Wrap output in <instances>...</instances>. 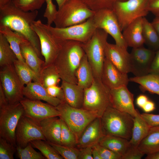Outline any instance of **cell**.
<instances>
[{"label":"cell","instance_id":"cell-58","mask_svg":"<svg viewBox=\"0 0 159 159\" xmlns=\"http://www.w3.org/2000/svg\"><path fill=\"white\" fill-rule=\"evenodd\" d=\"M57 4L58 9L69 0H55Z\"/></svg>","mask_w":159,"mask_h":159},{"label":"cell","instance_id":"cell-35","mask_svg":"<svg viewBox=\"0 0 159 159\" xmlns=\"http://www.w3.org/2000/svg\"><path fill=\"white\" fill-rule=\"evenodd\" d=\"M13 64L16 73L24 85H28L32 81L39 82L35 74L26 63L17 59L14 61Z\"/></svg>","mask_w":159,"mask_h":159},{"label":"cell","instance_id":"cell-38","mask_svg":"<svg viewBox=\"0 0 159 159\" xmlns=\"http://www.w3.org/2000/svg\"><path fill=\"white\" fill-rule=\"evenodd\" d=\"M31 143L24 148L16 147V155L20 159H45V157L41 153L36 151Z\"/></svg>","mask_w":159,"mask_h":159},{"label":"cell","instance_id":"cell-9","mask_svg":"<svg viewBox=\"0 0 159 159\" xmlns=\"http://www.w3.org/2000/svg\"><path fill=\"white\" fill-rule=\"evenodd\" d=\"M148 0H126L118 1L113 4L112 9L122 31L137 19L145 17L149 11L147 8Z\"/></svg>","mask_w":159,"mask_h":159},{"label":"cell","instance_id":"cell-7","mask_svg":"<svg viewBox=\"0 0 159 159\" xmlns=\"http://www.w3.org/2000/svg\"><path fill=\"white\" fill-rule=\"evenodd\" d=\"M110 105V90L101 80L94 78L91 85L84 90L82 108L95 112L101 118Z\"/></svg>","mask_w":159,"mask_h":159},{"label":"cell","instance_id":"cell-25","mask_svg":"<svg viewBox=\"0 0 159 159\" xmlns=\"http://www.w3.org/2000/svg\"><path fill=\"white\" fill-rule=\"evenodd\" d=\"M61 87L65 96V102L75 108L82 107L84 98V89L77 84L62 81Z\"/></svg>","mask_w":159,"mask_h":159},{"label":"cell","instance_id":"cell-59","mask_svg":"<svg viewBox=\"0 0 159 159\" xmlns=\"http://www.w3.org/2000/svg\"><path fill=\"white\" fill-rule=\"evenodd\" d=\"M15 0H12V1H15Z\"/></svg>","mask_w":159,"mask_h":159},{"label":"cell","instance_id":"cell-47","mask_svg":"<svg viewBox=\"0 0 159 159\" xmlns=\"http://www.w3.org/2000/svg\"><path fill=\"white\" fill-rule=\"evenodd\" d=\"M141 115L150 127L159 126V115L145 113Z\"/></svg>","mask_w":159,"mask_h":159},{"label":"cell","instance_id":"cell-52","mask_svg":"<svg viewBox=\"0 0 159 159\" xmlns=\"http://www.w3.org/2000/svg\"><path fill=\"white\" fill-rule=\"evenodd\" d=\"M142 109L145 113L152 112L155 109V104L152 101L149 100Z\"/></svg>","mask_w":159,"mask_h":159},{"label":"cell","instance_id":"cell-34","mask_svg":"<svg viewBox=\"0 0 159 159\" xmlns=\"http://www.w3.org/2000/svg\"><path fill=\"white\" fill-rule=\"evenodd\" d=\"M17 59L14 52L4 35L0 33V66L2 67L13 64Z\"/></svg>","mask_w":159,"mask_h":159},{"label":"cell","instance_id":"cell-51","mask_svg":"<svg viewBox=\"0 0 159 159\" xmlns=\"http://www.w3.org/2000/svg\"><path fill=\"white\" fill-rule=\"evenodd\" d=\"M148 100L147 96L144 95H140L136 98V104L138 107L142 108Z\"/></svg>","mask_w":159,"mask_h":159},{"label":"cell","instance_id":"cell-10","mask_svg":"<svg viewBox=\"0 0 159 159\" xmlns=\"http://www.w3.org/2000/svg\"><path fill=\"white\" fill-rule=\"evenodd\" d=\"M24 115V109L20 102L0 107V138L16 146V130L20 118Z\"/></svg>","mask_w":159,"mask_h":159},{"label":"cell","instance_id":"cell-16","mask_svg":"<svg viewBox=\"0 0 159 159\" xmlns=\"http://www.w3.org/2000/svg\"><path fill=\"white\" fill-rule=\"evenodd\" d=\"M22 105L24 115L39 123L45 119L59 117L61 114L55 107L41 100H34L24 97L20 102Z\"/></svg>","mask_w":159,"mask_h":159},{"label":"cell","instance_id":"cell-36","mask_svg":"<svg viewBox=\"0 0 159 159\" xmlns=\"http://www.w3.org/2000/svg\"><path fill=\"white\" fill-rule=\"evenodd\" d=\"M30 143L34 148L40 151L46 159H63L47 141L37 140L32 141Z\"/></svg>","mask_w":159,"mask_h":159},{"label":"cell","instance_id":"cell-26","mask_svg":"<svg viewBox=\"0 0 159 159\" xmlns=\"http://www.w3.org/2000/svg\"><path fill=\"white\" fill-rule=\"evenodd\" d=\"M150 127L139 112L133 118L131 137L129 140L130 145L138 147L140 142L148 133Z\"/></svg>","mask_w":159,"mask_h":159},{"label":"cell","instance_id":"cell-41","mask_svg":"<svg viewBox=\"0 0 159 159\" xmlns=\"http://www.w3.org/2000/svg\"><path fill=\"white\" fill-rule=\"evenodd\" d=\"M84 3L90 9L96 11L100 9H112L114 4L118 1L126 0H80Z\"/></svg>","mask_w":159,"mask_h":159},{"label":"cell","instance_id":"cell-27","mask_svg":"<svg viewBox=\"0 0 159 159\" xmlns=\"http://www.w3.org/2000/svg\"><path fill=\"white\" fill-rule=\"evenodd\" d=\"M77 84L84 90L89 87L94 80L92 71L85 54L82 57L75 73Z\"/></svg>","mask_w":159,"mask_h":159},{"label":"cell","instance_id":"cell-42","mask_svg":"<svg viewBox=\"0 0 159 159\" xmlns=\"http://www.w3.org/2000/svg\"><path fill=\"white\" fill-rule=\"evenodd\" d=\"M16 150V146L0 138V159H14Z\"/></svg>","mask_w":159,"mask_h":159},{"label":"cell","instance_id":"cell-23","mask_svg":"<svg viewBox=\"0 0 159 159\" xmlns=\"http://www.w3.org/2000/svg\"><path fill=\"white\" fill-rule=\"evenodd\" d=\"M143 17L135 20L122 31L124 39L127 47L135 48L143 46L144 40L143 35Z\"/></svg>","mask_w":159,"mask_h":159},{"label":"cell","instance_id":"cell-40","mask_svg":"<svg viewBox=\"0 0 159 159\" xmlns=\"http://www.w3.org/2000/svg\"><path fill=\"white\" fill-rule=\"evenodd\" d=\"M48 142L63 159H78L79 149Z\"/></svg>","mask_w":159,"mask_h":159},{"label":"cell","instance_id":"cell-53","mask_svg":"<svg viewBox=\"0 0 159 159\" xmlns=\"http://www.w3.org/2000/svg\"><path fill=\"white\" fill-rule=\"evenodd\" d=\"M9 103L6 100L4 91L0 85V107L4 106Z\"/></svg>","mask_w":159,"mask_h":159},{"label":"cell","instance_id":"cell-19","mask_svg":"<svg viewBox=\"0 0 159 159\" xmlns=\"http://www.w3.org/2000/svg\"><path fill=\"white\" fill-rule=\"evenodd\" d=\"M105 57L121 72L127 74L130 72V53L127 49L115 44L108 43L106 45Z\"/></svg>","mask_w":159,"mask_h":159},{"label":"cell","instance_id":"cell-14","mask_svg":"<svg viewBox=\"0 0 159 159\" xmlns=\"http://www.w3.org/2000/svg\"><path fill=\"white\" fill-rule=\"evenodd\" d=\"M16 147L23 148L32 141H46L39 123L23 115L20 118L16 130Z\"/></svg>","mask_w":159,"mask_h":159},{"label":"cell","instance_id":"cell-33","mask_svg":"<svg viewBox=\"0 0 159 159\" xmlns=\"http://www.w3.org/2000/svg\"><path fill=\"white\" fill-rule=\"evenodd\" d=\"M61 80L54 64L43 67L41 72L39 82L46 88L56 85Z\"/></svg>","mask_w":159,"mask_h":159},{"label":"cell","instance_id":"cell-22","mask_svg":"<svg viewBox=\"0 0 159 159\" xmlns=\"http://www.w3.org/2000/svg\"><path fill=\"white\" fill-rule=\"evenodd\" d=\"M20 47L26 63L35 74L39 82L44 61L39 58L31 43L24 36L20 43Z\"/></svg>","mask_w":159,"mask_h":159},{"label":"cell","instance_id":"cell-21","mask_svg":"<svg viewBox=\"0 0 159 159\" xmlns=\"http://www.w3.org/2000/svg\"><path fill=\"white\" fill-rule=\"evenodd\" d=\"M23 94L25 97L32 100H43L56 107L62 102L49 95L46 89L39 82H32L24 86Z\"/></svg>","mask_w":159,"mask_h":159},{"label":"cell","instance_id":"cell-39","mask_svg":"<svg viewBox=\"0 0 159 159\" xmlns=\"http://www.w3.org/2000/svg\"><path fill=\"white\" fill-rule=\"evenodd\" d=\"M46 0H16L13 1L18 7L25 11H33L39 9Z\"/></svg>","mask_w":159,"mask_h":159},{"label":"cell","instance_id":"cell-24","mask_svg":"<svg viewBox=\"0 0 159 159\" xmlns=\"http://www.w3.org/2000/svg\"><path fill=\"white\" fill-rule=\"evenodd\" d=\"M46 141L61 145V125L60 118L58 116L48 118L39 122Z\"/></svg>","mask_w":159,"mask_h":159},{"label":"cell","instance_id":"cell-15","mask_svg":"<svg viewBox=\"0 0 159 159\" xmlns=\"http://www.w3.org/2000/svg\"><path fill=\"white\" fill-rule=\"evenodd\" d=\"M155 52L143 46L132 48L130 53V72L136 77L149 73Z\"/></svg>","mask_w":159,"mask_h":159},{"label":"cell","instance_id":"cell-3","mask_svg":"<svg viewBox=\"0 0 159 159\" xmlns=\"http://www.w3.org/2000/svg\"><path fill=\"white\" fill-rule=\"evenodd\" d=\"M100 118L104 135L115 136L129 140L130 139L134 118L130 115L110 105Z\"/></svg>","mask_w":159,"mask_h":159},{"label":"cell","instance_id":"cell-32","mask_svg":"<svg viewBox=\"0 0 159 159\" xmlns=\"http://www.w3.org/2000/svg\"><path fill=\"white\" fill-rule=\"evenodd\" d=\"M143 35L146 44L154 51L159 49V37L151 22L143 17Z\"/></svg>","mask_w":159,"mask_h":159},{"label":"cell","instance_id":"cell-18","mask_svg":"<svg viewBox=\"0 0 159 159\" xmlns=\"http://www.w3.org/2000/svg\"><path fill=\"white\" fill-rule=\"evenodd\" d=\"M101 80L110 90L127 86L130 82L127 74L120 71L105 57L102 68Z\"/></svg>","mask_w":159,"mask_h":159},{"label":"cell","instance_id":"cell-13","mask_svg":"<svg viewBox=\"0 0 159 159\" xmlns=\"http://www.w3.org/2000/svg\"><path fill=\"white\" fill-rule=\"evenodd\" d=\"M0 85L9 104L20 102L23 99L24 86L22 84L13 64L2 67L0 71Z\"/></svg>","mask_w":159,"mask_h":159},{"label":"cell","instance_id":"cell-5","mask_svg":"<svg viewBox=\"0 0 159 159\" xmlns=\"http://www.w3.org/2000/svg\"><path fill=\"white\" fill-rule=\"evenodd\" d=\"M95 12L80 0H69L58 9L53 23L56 27H67L85 21Z\"/></svg>","mask_w":159,"mask_h":159},{"label":"cell","instance_id":"cell-57","mask_svg":"<svg viewBox=\"0 0 159 159\" xmlns=\"http://www.w3.org/2000/svg\"><path fill=\"white\" fill-rule=\"evenodd\" d=\"M12 1V0H0V8L4 7Z\"/></svg>","mask_w":159,"mask_h":159},{"label":"cell","instance_id":"cell-1","mask_svg":"<svg viewBox=\"0 0 159 159\" xmlns=\"http://www.w3.org/2000/svg\"><path fill=\"white\" fill-rule=\"evenodd\" d=\"M38 14L37 10L25 11L11 1L0 8V24L23 35L31 43L38 56L42 55L39 38L32 28Z\"/></svg>","mask_w":159,"mask_h":159},{"label":"cell","instance_id":"cell-17","mask_svg":"<svg viewBox=\"0 0 159 159\" xmlns=\"http://www.w3.org/2000/svg\"><path fill=\"white\" fill-rule=\"evenodd\" d=\"M111 105L121 112L127 113L133 117L139 112L135 109L134 95L124 86L110 90Z\"/></svg>","mask_w":159,"mask_h":159},{"label":"cell","instance_id":"cell-30","mask_svg":"<svg viewBox=\"0 0 159 159\" xmlns=\"http://www.w3.org/2000/svg\"><path fill=\"white\" fill-rule=\"evenodd\" d=\"M129 81L139 84L140 88L143 92L147 91L159 95V75L149 73L141 76L131 77Z\"/></svg>","mask_w":159,"mask_h":159},{"label":"cell","instance_id":"cell-6","mask_svg":"<svg viewBox=\"0 0 159 159\" xmlns=\"http://www.w3.org/2000/svg\"><path fill=\"white\" fill-rule=\"evenodd\" d=\"M56 107L60 113L59 117L73 132L77 141L87 126L98 117L92 111L82 108L72 107L65 102H62Z\"/></svg>","mask_w":159,"mask_h":159},{"label":"cell","instance_id":"cell-56","mask_svg":"<svg viewBox=\"0 0 159 159\" xmlns=\"http://www.w3.org/2000/svg\"><path fill=\"white\" fill-rule=\"evenodd\" d=\"M146 159H159V151L155 153L147 155Z\"/></svg>","mask_w":159,"mask_h":159},{"label":"cell","instance_id":"cell-20","mask_svg":"<svg viewBox=\"0 0 159 159\" xmlns=\"http://www.w3.org/2000/svg\"><path fill=\"white\" fill-rule=\"evenodd\" d=\"M101 118L97 117L85 128L79 138L77 146L80 148L93 147L99 143L104 135Z\"/></svg>","mask_w":159,"mask_h":159},{"label":"cell","instance_id":"cell-44","mask_svg":"<svg viewBox=\"0 0 159 159\" xmlns=\"http://www.w3.org/2000/svg\"><path fill=\"white\" fill-rule=\"evenodd\" d=\"M46 7L43 16L47 19V24L50 26L53 23L57 10L56 5L53 4L52 0H46Z\"/></svg>","mask_w":159,"mask_h":159},{"label":"cell","instance_id":"cell-12","mask_svg":"<svg viewBox=\"0 0 159 159\" xmlns=\"http://www.w3.org/2000/svg\"><path fill=\"white\" fill-rule=\"evenodd\" d=\"M97 29L103 30L114 40L115 44L127 49L117 17L112 9L105 8L95 11L92 16Z\"/></svg>","mask_w":159,"mask_h":159},{"label":"cell","instance_id":"cell-49","mask_svg":"<svg viewBox=\"0 0 159 159\" xmlns=\"http://www.w3.org/2000/svg\"><path fill=\"white\" fill-rule=\"evenodd\" d=\"M149 73L159 75V49L155 52L150 68Z\"/></svg>","mask_w":159,"mask_h":159},{"label":"cell","instance_id":"cell-55","mask_svg":"<svg viewBox=\"0 0 159 159\" xmlns=\"http://www.w3.org/2000/svg\"><path fill=\"white\" fill-rule=\"evenodd\" d=\"M92 154L93 159H102L98 152L94 147H92Z\"/></svg>","mask_w":159,"mask_h":159},{"label":"cell","instance_id":"cell-28","mask_svg":"<svg viewBox=\"0 0 159 159\" xmlns=\"http://www.w3.org/2000/svg\"><path fill=\"white\" fill-rule=\"evenodd\" d=\"M99 144L120 154L122 156L130 146L129 140L115 136L104 135Z\"/></svg>","mask_w":159,"mask_h":159},{"label":"cell","instance_id":"cell-4","mask_svg":"<svg viewBox=\"0 0 159 159\" xmlns=\"http://www.w3.org/2000/svg\"><path fill=\"white\" fill-rule=\"evenodd\" d=\"M108 35L103 30L97 29L90 39L82 43V47L92 68L95 78L101 80Z\"/></svg>","mask_w":159,"mask_h":159},{"label":"cell","instance_id":"cell-31","mask_svg":"<svg viewBox=\"0 0 159 159\" xmlns=\"http://www.w3.org/2000/svg\"><path fill=\"white\" fill-rule=\"evenodd\" d=\"M0 33L2 34L6 39L18 60L26 63L21 54L20 47V43L24 36L12 31L7 26L0 24Z\"/></svg>","mask_w":159,"mask_h":159},{"label":"cell","instance_id":"cell-29","mask_svg":"<svg viewBox=\"0 0 159 159\" xmlns=\"http://www.w3.org/2000/svg\"><path fill=\"white\" fill-rule=\"evenodd\" d=\"M138 148L145 155L159 151V126L150 127L148 133L140 142Z\"/></svg>","mask_w":159,"mask_h":159},{"label":"cell","instance_id":"cell-2","mask_svg":"<svg viewBox=\"0 0 159 159\" xmlns=\"http://www.w3.org/2000/svg\"><path fill=\"white\" fill-rule=\"evenodd\" d=\"M85 54L82 43L74 40H64L54 65L61 80L77 84L75 73Z\"/></svg>","mask_w":159,"mask_h":159},{"label":"cell","instance_id":"cell-37","mask_svg":"<svg viewBox=\"0 0 159 159\" xmlns=\"http://www.w3.org/2000/svg\"><path fill=\"white\" fill-rule=\"evenodd\" d=\"M60 119L61 125V145L75 148L77 143V140L76 136L64 122L61 118Z\"/></svg>","mask_w":159,"mask_h":159},{"label":"cell","instance_id":"cell-48","mask_svg":"<svg viewBox=\"0 0 159 159\" xmlns=\"http://www.w3.org/2000/svg\"><path fill=\"white\" fill-rule=\"evenodd\" d=\"M147 8L155 16H159V0H148Z\"/></svg>","mask_w":159,"mask_h":159},{"label":"cell","instance_id":"cell-54","mask_svg":"<svg viewBox=\"0 0 159 159\" xmlns=\"http://www.w3.org/2000/svg\"><path fill=\"white\" fill-rule=\"evenodd\" d=\"M151 23L159 37V16H155Z\"/></svg>","mask_w":159,"mask_h":159},{"label":"cell","instance_id":"cell-46","mask_svg":"<svg viewBox=\"0 0 159 159\" xmlns=\"http://www.w3.org/2000/svg\"><path fill=\"white\" fill-rule=\"evenodd\" d=\"M48 94L52 97L56 98L62 102H65L64 92L61 87L56 85L49 87L46 88Z\"/></svg>","mask_w":159,"mask_h":159},{"label":"cell","instance_id":"cell-50","mask_svg":"<svg viewBox=\"0 0 159 159\" xmlns=\"http://www.w3.org/2000/svg\"><path fill=\"white\" fill-rule=\"evenodd\" d=\"M92 147H87L80 150L78 159H93L92 152Z\"/></svg>","mask_w":159,"mask_h":159},{"label":"cell","instance_id":"cell-11","mask_svg":"<svg viewBox=\"0 0 159 159\" xmlns=\"http://www.w3.org/2000/svg\"><path fill=\"white\" fill-rule=\"evenodd\" d=\"M46 25L51 32L59 39L81 43L85 42L90 39L97 29L92 16L81 23L64 28H57Z\"/></svg>","mask_w":159,"mask_h":159},{"label":"cell","instance_id":"cell-45","mask_svg":"<svg viewBox=\"0 0 159 159\" xmlns=\"http://www.w3.org/2000/svg\"><path fill=\"white\" fill-rule=\"evenodd\" d=\"M145 154L139 149L138 147L130 146L122 159H140Z\"/></svg>","mask_w":159,"mask_h":159},{"label":"cell","instance_id":"cell-8","mask_svg":"<svg viewBox=\"0 0 159 159\" xmlns=\"http://www.w3.org/2000/svg\"><path fill=\"white\" fill-rule=\"evenodd\" d=\"M32 28L39 39L41 54L44 58L43 67L53 64L64 40L55 37L40 20L34 21Z\"/></svg>","mask_w":159,"mask_h":159},{"label":"cell","instance_id":"cell-43","mask_svg":"<svg viewBox=\"0 0 159 159\" xmlns=\"http://www.w3.org/2000/svg\"><path fill=\"white\" fill-rule=\"evenodd\" d=\"M93 147L97 149L102 159H122V156L120 154L101 146L99 143Z\"/></svg>","mask_w":159,"mask_h":159}]
</instances>
